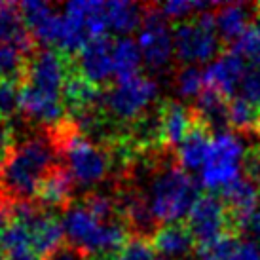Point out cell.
<instances>
[{"instance_id":"b9f144b4","label":"cell","mask_w":260,"mask_h":260,"mask_svg":"<svg viewBox=\"0 0 260 260\" xmlns=\"http://www.w3.org/2000/svg\"><path fill=\"white\" fill-rule=\"evenodd\" d=\"M8 224H10L8 205L0 203V260H4V236H6Z\"/></svg>"},{"instance_id":"5bb4252c","label":"cell","mask_w":260,"mask_h":260,"mask_svg":"<svg viewBox=\"0 0 260 260\" xmlns=\"http://www.w3.org/2000/svg\"><path fill=\"white\" fill-rule=\"evenodd\" d=\"M247 61L238 51H222L203 73H205V87H211L224 95L226 99H234V93L241 86V80L247 74Z\"/></svg>"},{"instance_id":"60d3db41","label":"cell","mask_w":260,"mask_h":260,"mask_svg":"<svg viewBox=\"0 0 260 260\" xmlns=\"http://www.w3.org/2000/svg\"><path fill=\"white\" fill-rule=\"evenodd\" d=\"M14 131L8 122H0V167L4 166L10 152L14 150Z\"/></svg>"},{"instance_id":"f6af8a7d","label":"cell","mask_w":260,"mask_h":260,"mask_svg":"<svg viewBox=\"0 0 260 260\" xmlns=\"http://www.w3.org/2000/svg\"><path fill=\"white\" fill-rule=\"evenodd\" d=\"M156 260H161V258H156Z\"/></svg>"},{"instance_id":"d6986e66","label":"cell","mask_w":260,"mask_h":260,"mask_svg":"<svg viewBox=\"0 0 260 260\" xmlns=\"http://www.w3.org/2000/svg\"><path fill=\"white\" fill-rule=\"evenodd\" d=\"M152 247L166 260L184 258L196 249V241L186 226L182 224H167L158 226V230L152 236Z\"/></svg>"},{"instance_id":"ffe728a7","label":"cell","mask_w":260,"mask_h":260,"mask_svg":"<svg viewBox=\"0 0 260 260\" xmlns=\"http://www.w3.org/2000/svg\"><path fill=\"white\" fill-rule=\"evenodd\" d=\"M74 192V181L69 169L61 164L51 169V173L42 181L37 190V198L40 207H51V209H69Z\"/></svg>"},{"instance_id":"74e56055","label":"cell","mask_w":260,"mask_h":260,"mask_svg":"<svg viewBox=\"0 0 260 260\" xmlns=\"http://www.w3.org/2000/svg\"><path fill=\"white\" fill-rule=\"evenodd\" d=\"M243 171L247 179H251L260 186V146H253L251 150H247Z\"/></svg>"},{"instance_id":"ba28073f","label":"cell","mask_w":260,"mask_h":260,"mask_svg":"<svg viewBox=\"0 0 260 260\" xmlns=\"http://www.w3.org/2000/svg\"><path fill=\"white\" fill-rule=\"evenodd\" d=\"M137 46L143 53V61L152 71H164L175 57L173 30L159 4L145 6L143 25L139 29Z\"/></svg>"},{"instance_id":"e575fe53","label":"cell","mask_w":260,"mask_h":260,"mask_svg":"<svg viewBox=\"0 0 260 260\" xmlns=\"http://www.w3.org/2000/svg\"><path fill=\"white\" fill-rule=\"evenodd\" d=\"M232 50L249 61L253 69H260V23H253L245 35L232 46Z\"/></svg>"},{"instance_id":"7a4b0ae2","label":"cell","mask_w":260,"mask_h":260,"mask_svg":"<svg viewBox=\"0 0 260 260\" xmlns=\"http://www.w3.org/2000/svg\"><path fill=\"white\" fill-rule=\"evenodd\" d=\"M61 222L67 241L86 251L93 258H105V256L112 258L129 241L127 224L123 220H114V222L99 220L82 203L65 209Z\"/></svg>"},{"instance_id":"7402d4cb","label":"cell","mask_w":260,"mask_h":260,"mask_svg":"<svg viewBox=\"0 0 260 260\" xmlns=\"http://www.w3.org/2000/svg\"><path fill=\"white\" fill-rule=\"evenodd\" d=\"M63 15L78 19L86 27L89 38L107 37L109 19H107V2L99 0H73L63 6Z\"/></svg>"},{"instance_id":"d6a6232c","label":"cell","mask_w":260,"mask_h":260,"mask_svg":"<svg viewBox=\"0 0 260 260\" xmlns=\"http://www.w3.org/2000/svg\"><path fill=\"white\" fill-rule=\"evenodd\" d=\"M218 4H211V2H190V0H171L166 4H159L161 12L169 21H188L192 19L194 14H202V12H209L215 10Z\"/></svg>"},{"instance_id":"5b68a950","label":"cell","mask_w":260,"mask_h":260,"mask_svg":"<svg viewBox=\"0 0 260 260\" xmlns=\"http://www.w3.org/2000/svg\"><path fill=\"white\" fill-rule=\"evenodd\" d=\"M215 10L202 12L188 21L175 25V57L182 61L184 65L207 63V61L217 57L222 40L218 37Z\"/></svg>"},{"instance_id":"277c9868","label":"cell","mask_w":260,"mask_h":260,"mask_svg":"<svg viewBox=\"0 0 260 260\" xmlns=\"http://www.w3.org/2000/svg\"><path fill=\"white\" fill-rule=\"evenodd\" d=\"M55 143L63 154L74 184L89 188L99 184L107 177L110 169V158L93 141L74 131L73 127H61L57 129Z\"/></svg>"},{"instance_id":"1f68e13d","label":"cell","mask_w":260,"mask_h":260,"mask_svg":"<svg viewBox=\"0 0 260 260\" xmlns=\"http://www.w3.org/2000/svg\"><path fill=\"white\" fill-rule=\"evenodd\" d=\"M238 243L239 241L236 234H226L222 238L196 245L194 254L198 260H230L232 253L236 251Z\"/></svg>"},{"instance_id":"d4e9b609","label":"cell","mask_w":260,"mask_h":260,"mask_svg":"<svg viewBox=\"0 0 260 260\" xmlns=\"http://www.w3.org/2000/svg\"><path fill=\"white\" fill-rule=\"evenodd\" d=\"M99 99V87L89 84L84 76L78 73H71L63 87V103L65 109L73 110L76 114L80 112H89Z\"/></svg>"},{"instance_id":"9a60e30c","label":"cell","mask_w":260,"mask_h":260,"mask_svg":"<svg viewBox=\"0 0 260 260\" xmlns=\"http://www.w3.org/2000/svg\"><path fill=\"white\" fill-rule=\"evenodd\" d=\"M0 44L17 48L25 55L35 53V38L25 23L19 4L0 2Z\"/></svg>"},{"instance_id":"7bdbcfd3","label":"cell","mask_w":260,"mask_h":260,"mask_svg":"<svg viewBox=\"0 0 260 260\" xmlns=\"http://www.w3.org/2000/svg\"><path fill=\"white\" fill-rule=\"evenodd\" d=\"M245 232L251 234L254 239H260V207L253 213V217L249 218V222L245 226Z\"/></svg>"},{"instance_id":"484cf974","label":"cell","mask_w":260,"mask_h":260,"mask_svg":"<svg viewBox=\"0 0 260 260\" xmlns=\"http://www.w3.org/2000/svg\"><path fill=\"white\" fill-rule=\"evenodd\" d=\"M4 260H42L35 249L27 226L15 218H10V224L4 236Z\"/></svg>"},{"instance_id":"ac0fdd59","label":"cell","mask_w":260,"mask_h":260,"mask_svg":"<svg viewBox=\"0 0 260 260\" xmlns=\"http://www.w3.org/2000/svg\"><path fill=\"white\" fill-rule=\"evenodd\" d=\"M21 112L30 120L42 123H59L65 116L63 97H53L38 91L29 84H21Z\"/></svg>"},{"instance_id":"83f0119b","label":"cell","mask_w":260,"mask_h":260,"mask_svg":"<svg viewBox=\"0 0 260 260\" xmlns=\"http://www.w3.org/2000/svg\"><path fill=\"white\" fill-rule=\"evenodd\" d=\"M228 125L239 133H260V109L243 97L228 103Z\"/></svg>"},{"instance_id":"d590c367","label":"cell","mask_w":260,"mask_h":260,"mask_svg":"<svg viewBox=\"0 0 260 260\" xmlns=\"http://www.w3.org/2000/svg\"><path fill=\"white\" fill-rule=\"evenodd\" d=\"M109 260H156V251L145 236H135L120 253H116Z\"/></svg>"},{"instance_id":"f546056e","label":"cell","mask_w":260,"mask_h":260,"mask_svg":"<svg viewBox=\"0 0 260 260\" xmlns=\"http://www.w3.org/2000/svg\"><path fill=\"white\" fill-rule=\"evenodd\" d=\"M29 59V55H25L17 48L0 44V80H12V82L25 80Z\"/></svg>"},{"instance_id":"f35d334b","label":"cell","mask_w":260,"mask_h":260,"mask_svg":"<svg viewBox=\"0 0 260 260\" xmlns=\"http://www.w3.org/2000/svg\"><path fill=\"white\" fill-rule=\"evenodd\" d=\"M230 260H260V245L254 239L239 241L236 251L232 253Z\"/></svg>"},{"instance_id":"ee69618b","label":"cell","mask_w":260,"mask_h":260,"mask_svg":"<svg viewBox=\"0 0 260 260\" xmlns=\"http://www.w3.org/2000/svg\"><path fill=\"white\" fill-rule=\"evenodd\" d=\"M256 14H258V17H260V4H256Z\"/></svg>"},{"instance_id":"603a6c76","label":"cell","mask_w":260,"mask_h":260,"mask_svg":"<svg viewBox=\"0 0 260 260\" xmlns=\"http://www.w3.org/2000/svg\"><path fill=\"white\" fill-rule=\"evenodd\" d=\"M228 103L230 99H226L224 95L218 91L205 87L203 93L196 99L194 105V116L200 123H203L209 131L220 133V131H228Z\"/></svg>"},{"instance_id":"4dcf8cb0","label":"cell","mask_w":260,"mask_h":260,"mask_svg":"<svg viewBox=\"0 0 260 260\" xmlns=\"http://www.w3.org/2000/svg\"><path fill=\"white\" fill-rule=\"evenodd\" d=\"M175 89L184 99H198L205 89V73L196 65H184L175 76Z\"/></svg>"},{"instance_id":"9c48e42d","label":"cell","mask_w":260,"mask_h":260,"mask_svg":"<svg viewBox=\"0 0 260 260\" xmlns=\"http://www.w3.org/2000/svg\"><path fill=\"white\" fill-rule=\"evenodd\" d=\"M71 73V63L65 53L42 48L30 55L23 84H29L46 95L63 97V87Z\"/></svg>"},{"instance_id":"30bf717a","label":"cell","mask_w":260,"mask_h":260,"mask_svg":"<svg viewBox=\"0 0 260 260\" xmlns=\"http://www.w3.org/2000/svg\"><path fill=\"white\" fill-rule=\"evenodd\" d=\"M186 220V228L192 234L196 245L222 238L226 234H234L228 209L220 196L202 194L200 200L194 203Z\"/></svg>"},{"instance_id":"52a82bcc","label":"cell","mask_w":260,"mask_h":260,"mask_svg":"<svg viewBox=\"0 0 260 260\" xmlns=\"http://www.w3.org/2000/svg\"><path fill=\"white\" fill-rule=\"evenodd\" d=\"M158 97V84L145 74L127 80H116L103 95V105L109 114L122 122H133L145 114Z\"/></svg>"},{"instance_id":"e0dca14e","label":"cell","mask_w":260,"mask_h":260,"mask_svg":"<svg viewBox=\"0 0 260 260\" xmlns=\"http://www.w3.org/2000/svg\"><path fill=\"white\" fill-rule=\"evenodd\" d=\"M256 12V4H243V2H230L218 4L215 10L218 37L224 42H238L253 25V14Z\"/></svg>"},{"instance_id":"4316f807","label":"cell","mask_w":260,"mask_h":260,"mask_svg":"<svg viewBox=\"0 0 260 260\" xmlns=\"http://www.w3.org/2000/svg\"><path fill=\"white\" fill-rule=\"evenodd\" d=\"M112 61H114V78L127 80L141 74L139 71L143 65V53L133 38L120 37L118 40H114Z\"/></svg>"},{"instance_id":"2e32d148","label":"cell","mask_w":260,"mask_h":260,"mask_svg":"<svg viewBox=\"0 0 260 260\" xmlns=\"http://www.w3.org/2000/svg\"><path fill=\"white\" fill-rule=\"evenodd\" d=\"M196 122L194 110L177 101H167L158 118V137L167 146H179Z\"/></svg>"},{"instance_id":"8992f818","label":"cell","mask_w":260,"mask_h":260,"mask_svg":"<svg viewBox=\"0 0 260 260\" xmlns=\"http://www.w3.org/2000/svg\"><path fill=\"white\" fill-rule=\"evenodd\" d=\"M245 148L239 137L232 131H220L213 135L207 159L200 171V181L209 190H224L238 181L245 164Z\"/></svg>"},{"instance_id":"8fae6325","label":"cell","mask_w":260,"mask_h":260,"mask_svg":"<svg viewBox=\"0 0 260 260\" xmlns=\"http://www.w3.org/2000/svg\"><path fill=\"white\" fill-rule=\"evenodd\" d=\"M220 198L228 209L232 232L236 236L239 232H245L249 218L260 207V186L243 175L238 181L220 190Z\"/></svg>"},{"instance_id":"ab89813d","label":"cell","mask_w":260,"mask_h":260,"mask_svg":"<svg viewBox=\"0 0 260 260\" xmlns=\"http://www.w3.org/2000/svg\"><path fill=\"white\" fill-rule=\"evenodd\" d=\"M46 260H95L89 256L86 251H82L78 247L71 245V243H63L53 254H50Z\"/></svg>"},{"instance_id":"f1b7e54d","label":"cell","mask_w":260,"mask_h":260,"mask_svg":"<svg viewBox=\"0 0 260 260\" xmlns=\"http://www.w3.org/2000/svg\"><path fill=\"white\" fill-rule=\"evenodd\" d=\"M120 209H122L125 222L133 228H137L139 232L150 230V226L156 224V220L152 217L148 200L143 198L139 192H125L122 202H120Z\"/></svg>"},{"instance_id":"836d02e7","label":"cell","mask_w":260,"mask_h":260,"mask_svg":"<svg viewBox=\"0 0 260 260\" xmlns=\"http://www.w3.org/2000/svg\"><path fill=\"white\" fill-rule=\"evenodd\" d=\"M21 110V87L12 80H0V122H10Z\"/></svg>"},{"instance_id":"4fadbf2b","label":"cell","mask_w":260,"mask_h":260,"mask_svg":"<svg viewBox=\"0 0 260 260\" xmlns=\"http://www.w3.org/2000/svg\"><path fill=\"white\" fill-rule=\"evenodd\" d=\"M19 8H21V14L35 42L40 44L46 50L57 48L61 27H63V15H59L51 4L40 2V0L21 2Z\"/></svg>"},{"instance_id":"44dd1931","label":"cell","mask_w":260,"mask_h":260,"mask_svg":"<svg viewBox=\"0 0 260 260\" xmlns=\"http://www.w3.org/2000/svg\"><path fill=\"white\" fill-rule=\"evenodd\" d=\"M211 143H213L211 131L203 123H200L196 120L190 133L186 135V139L177 146L179 148L177 150L179 166L184 171H188V173L190 171H202L203 164L207 159V154H209Z\"/></svg>"},{"instance_id":"6da1fadb","label":"cell","mask_w":260,"mask_h":260,"mask_svg":"<svg viewBox=\"0 0 260 260\" xmlns=\"http://www.w3.org/2000/svg\"><path fill=\"white\" fill-rule=\"evenodd\" d=\"M57 156L55 137L38 135L17 143L0 167V190L4 198L14 203L29 202L51 169L59 166Z\"/></svg>"},{"instance_id":"7c38bea8","label":"cell","mask_w":260,"mask_h":260,"mask_svg":"<svg viewBox=\"0 0 260 260\" xmlns=\"http://www.w3.org/2000/svg\"><path fill=\"white\" fill-rule=\"evenodd\" d=\"M112 50H114V40L109 35L89 40L78 53L76 73L97 87L107 84L110 78H114Z\"/></svg>"},{"instance_id":"cb8c5ba5","label":"cell","mask_w":260,"mask_h":260,"mask_svg":"<svg viewBox=\"0 0 260 260\" xmlns=\"http://www.w3.org/2000/svg\"><path fill=\"white\" fill-rule=\"evenodd\" d=\"M145 6H139L135 2L127 0H110L107 2V19L109 29H112L116 35L127 37L133 30H139L143 25Z\"/></svg>"},{"instance_id":"3957f363","label":"cell","mask_w":260,"mask_h":260,"mask_svg":"<svg viewBox=\"0 0 260 260\" xmlns=\"http://www.w3.org/2000/svg\"><path fill=\"white\" fill-rule=\"evenodd\" d=\"M200 186L202 184L192 175L175 164L154 175L146 200L156 224H179V220L188 218L194 203L202 196Z\"/></svg>"},{"instance_id":"8d00e7d4","label":"cell","mask_w":260,"mask_h":260,"mask_svg":"<svg viewBox=\"0 0 260 260\" xmlns=\"http://www.w3.org/2000/svg\"><path fill=\"white\" fill-rule=\"evenodd\" d=\"M241 97L260 109V69H249L241 80Z\"/></svg>"}]
</instances>
